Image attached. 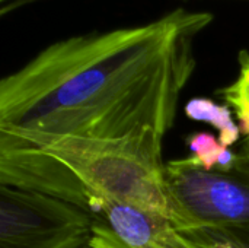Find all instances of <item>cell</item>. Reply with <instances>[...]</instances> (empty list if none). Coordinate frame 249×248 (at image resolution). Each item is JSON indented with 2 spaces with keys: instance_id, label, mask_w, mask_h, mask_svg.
<instances>
[{
  "instance_id": "6da1fadb",
  "label": "cell",
  "mask_w": 249,
  "mask_h": 248,
  "mask_svg": "<svg viewBox=\"0 0 249 248\" xmlns=\"http://www.w3.org/2000/svg\"><path fill=\"white\" fill-rule=\"evenodd\" d=\"M209 12L177 9L149 23L57 41L0 82V134L123 139L166 136L194 69Z\"/></svg>"
},
{
  "instance_id": "7a4b0ae2",
  "label": "cell",
  "mask_w": 249,
  "mask_h": 248,
  "mask_svg": "<svg viewBox=\"0 0 249 248\" xmlns=\"http://www.w3.org/2000/svg\"><path fill=\"white\" fill-rule=\"evenodd\" d=\"M163 139L153 129L112 140L0 134V186L38 191L88 213L93 203L112 200L169 221Z\"/></svg>"
},
{
  "instance_id": "3957f363",
  "label": "cell",
  "mask_w": 249,
  "mask_h": 248,
  "mask_svg": "<svg viewBox=\"0 0 249 248\" xmlns=\"http://www.w3.org/2000/svg\"><path fill=\"white\" fill-rule=\"evenodd\" d=\"M169 224L178 232L249 229V178L206 170L193 156L165 162Z\"/></svg>"
},
{
  "instance_id": "277c9868",
  "label": "cell",
  "mask_w": 249,
  "mask_h": 248,
  "mask_svg": "<svg viewBox=\"0 0 249 248\" xmlns=\"http://www.w3.org/2000/svg\"><path fill=\"white\" fill-rule=\"evenodd\" d=\"M86 210L31 190L0 186V248H92Z\"/></svg>"
},
{
  "instance_id": "5b68a950",
  "label": "cell",
  "mask_w": 249,
  "mask_h": 248,
  "mask_svg": "<svg viewBox=\"0 0 249 248\" xmlns=\"http://www.w3.org/2000/svg\"><path fill=\"white\" fill-rule=\"evenodd\" d=\"M185 115L193 121L207 123L219 133V142L232 148L241 137L239 123L233 118V111L229 105H222L209 98H193L184 108Z\"/></svg>"
},
{
  "instance_id": "8992f818",
  "label": "cell",
  "mask_w": 249,
  "mask_h": 248,
  "mask_svg": "<svg viewBox=\"0 0 249 248\" xmlns=\"http://www.w3.org/2000/svg\"><path fill=\"white\" fill-rule=\"evenodd\" d=\"M220 94L235 113L241 132L249 137V53L241 56V67L236 80L223 88Z\"/></svg>"
},
{
  "instance_id": "52a82bcc",
  "label": "cell",
  "mask_w": 249,
  "mask_h": 248,
  "mask_svg": "<svg viewBox=\"0 0 249 248\" xmlns=\"http://www.w3.org/2000/svg\"><path fill=\"white\" fill-rule=\"evenodd\" d=\"M181 234L203 248H249V229H201Z\"/></svg>"
},
{
  "instance_id": "ba28073f",
  "label": "cell",
  "mask_w": 249,
  "mask_h": 248,
  "mask_svg": "<svg viewBox=\"0 0 249 248\" xmlns=\"http://www.w3.org/2000/svg\"><path fill=\"white\" fill-rule=\"evenodd\" d=\"M187 143L193 152V158L197 159L206 170H216L219 158L226 148L219 142V137L206 132L193 133L188 136Z\"/></svg>"
},
{
  "instance_id": "9c48e42d",
  "label": "cell",
  "mask_w": 249,
  "mask_h": 248,
  "mask_svg": "<svg viewBox=\"0 0 249 248\" xmlns=\"http://www.w3.org/2000/svg\"><path fill=\"white\" fill-rule=\"evenodd\" d=\"M233 171H238L249 178V137H245L238 151V162Z\"/></svg>"
},
{
  "instance_id": "30bf717a",
  "label": "cell",
  "mask_w": 249,
  "mask_h": 248,
  "mask_svg": "<svg viewBox=\"0 0 249 248\" xmlns=\"http://www.w3.org/2000/svg\"><path fill=\"white\" fill-rule=\"evenodd\" d=\"M32 1H36V0H0V15L4 16L9 12L18 9L20 6H25L28 3H32Z\"/></svg>"
}]
</instances>
